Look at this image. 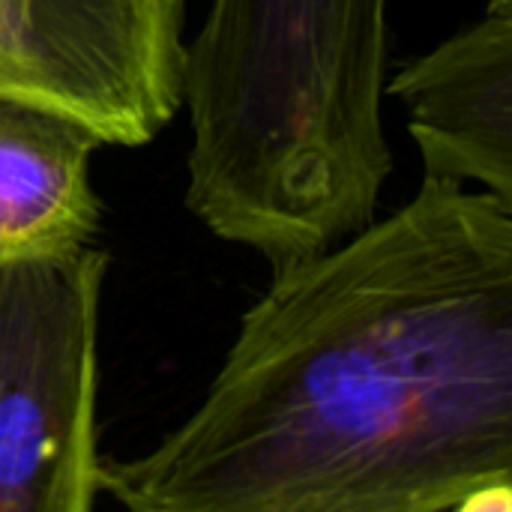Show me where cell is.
I'll return each mask as SVG.
<instances>
[{
	"label": "cell",
	"mask_w": 512,
	"mask_h": 512,
	"mask_svg": "<svg viewBox=\"0 0 512 512\" xmlns=\"http://www.w3.org/2000/svg\"><path fill=\"white\" fill-rule=\"evenodd\" d=\"M96 147L66 114L0 93V267L90 246L102 219L90 183Z\"/></svg>",
	"instance_id": "6"
},
{
	"label": "cell",
	"mask_w": 512,
	"mask_h": 512,
	"mask_svg": "<svg viewBox=\"0 0 512 512\" xmlns=\"http://www.w3.org/2000/svg\"><path fill=\"white\" fill-rule=\"evenodd\" d=\"M512 486V201L423 177L273 270L198 408L102 459L123 512H456Z\"/></svg>",
	"instance_id": "1"
},
{
	"label": "cell",
	"mask_w": 512,
	"mask_h": 512,
	"mask_svg": "<svg viewBox=\"0 0 512 512\" xmlns=\"http://www.w3.org/2000/svg\"><path fill=\"white\" fill-rule=\"evenodd\" d=\"M408 114L423 177L477 186L512 201V0L387 78Z\"/></svg>",
	"instance_id": "5"
},
{
	"label": "cell",
	"mask_w": 512,
	"mask_h": 512,
	"mask_svg": "<svg viewBox=\"0 0 512 512\" xmlns=\"http://www.w3.org/2000/svg\"><path fill=\"white\" fill-rule=\"evenodd\" d=\"M387 0H210L189 45V213L273 270L372 222Z\"/></svg>",
	"instance_id": "2"
},
{
	"label": "cell",
	"mask_w": 512,
	"mask_h": 512,
	"mask_svg": "<svg viewBox=\"0 0 512 512\" xmlns=\"http://www.w3.org/2000/svg\"><path fill=\"white\" fill-rule=\"evenodd\" d=\"M456 512H512V486L489 489L465 501Z\"/></svg>",
	"instance_id": "7"
},
{
	"label": "cell",
	"mask_w": 512,
	"mask_h": 512,
	"mask_svg": "<svg viewBox=\"0 0 512 512\" xmlns=\"http://www.w3.org/2000/svg\"><path fill=\"white\" fill-rule=\"evenodd\" d=\"M108 255L0 267V512H93Z\"/></svg>",
	"instance_id": "3"
},
{
	"label": "cell",
	"mask_w": 512,
	"mask_h": 512,
	"mask_svg": "<svg viewBox=\"0 0 512 512\" xmlns=\"http://www.w3.org/2000/svg\"><path fill=\"white\" fill-rule=\"evenodd\" d=\"M189 0H0V93L99 144H150L183 108Z\"/></svg>",
	"instance_id": "4"
}]
</instances>
